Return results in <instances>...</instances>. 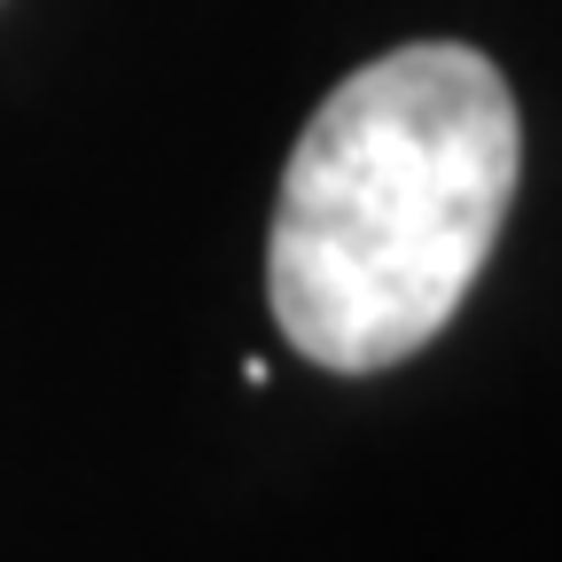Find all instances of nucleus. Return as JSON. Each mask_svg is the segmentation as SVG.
<instances>
[{
    "label": "nucleus",
    "mask_w": 562,
    "mask_h": 562,
    "mask_svg": "<svg viewBox=\"0 0 562 562\" xmlns=\"http://www.w3.org/2000/svg\"><path fill=\"white\" fill-rule=\"evenodd\" d=\"M516 94L476 47H391L313 110L273 203L266 305L297 360L375 375L430 344L516 203Z\"/></svg>",
    "instance_id": "f257e3e1"
}]
</instances>
